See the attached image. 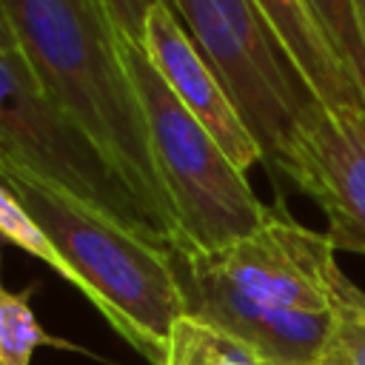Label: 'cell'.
Here are the masks:
<instances>
[{"mask_svg": "<svg viewBox=\"0 0 365 365\" xmlns=\"http://www.w3.org/2000/svg\"><path fill=\"white\" fill-rule=\"evenodd\" d=\"M17 48L57 108L108 157L174 251L163 194L123 40L100 0H6Z\"/></svg>", "mask_w": 365, "mask_h": 365, "instance_id": "cell-1", "label": "cell"}, {"mask_svg": "<svg viewBox=\"0 0 365 365\" xmlns=\"http://www.w3.org/2000/svg\"><path fill=\"white\" fill-rule=\"evenodd\" d=\"M0 182L71 268L74 288L131 348L160 365L174 319L188 311L180 257L157 237L46 182L6 154H0Z\"/></svg>", "mask_w": 365, "mask_h": 365, "instance_id": "cell-2", "label": "cell"}, {"mask_svg": "<svg viewBox=\"0 0 365 365\" xmlns=\"http://www.w3.org/2000/svg\"><path fill=\"white\" fill-rule=\"evenodd\" d=\"M123 57L140 97L157 177L174 217V254L180 259L211 254L251 234L268 214L217 140L163 83L137 43H123Z\"/></svg>", "mask_w": 365, "mask_h": 365, "instance_id": "cell-3", "label": "cell"}, {"mask_svg": "<svg viewBox=\"0 0 365 365\" xmlns=\"http://www.w3.org/2000/svg\"><path fill=\"white\" fill-rule=\"evenodd\" d=\"M0 154L165 242L108 157L43 91L26 57L9 48H0Z\"/></svg>", "mask_w": 365, "mask_h": 365, "instance_id": "cell-4", "label": "cell"}, {"mask_svg": "<svg viewBox=\"0 0 365 365\" xmlns=\"http://www.w3.org/2000/svg\"><path fill=\"white\" fill-rule=\"evenodd\" d=\"M334 254L325 231L302 225L282 208H268L251 234L180 262L259 308L325 314L339 271Z\"/></svg>", "mask_w": 365, "mask_h": 365, "instance_id": "cell-5", "label": "cell"}, {"mask_svg": "<svg viewBox=\"0 0 365 365\" xmlns=\"http://www.w3.org/2000/svg\"><path fill=\"white\" fill-rule=\"evenodd\" d=\"M168 3L234 97L242 120L262 145L265 165L274 168L311 97L302 91L288 63L257 51L217 0Z\"/></svg>", "mask_w": 365, "mask_h": 365, "instance_id": "cell-6", "label": "cell"}, {"mask_svg": "<svg viewBox=\"0 0 365 365\" xmlns=\"http://www.w3.org/2000/svg\"><path fill=\"white\" fill-rule=\"evenodd\" d=\"M274 168L319 205L336 251L365 254V111L311 100Z\"/></svg>", "mask_w": 365, "mask_h": 365, "instance_id": "cell-7", "label": "cell"}, {"mask_svg": "<svg viewBox=\"0 0 365 365\" xmlns=\"http://www.w3.org/2000/svg\"><path fill=\"white\" fill-rule=\"evenodd\" d=\"M143 51L182 108L200 120V125L217 140L240 171L265 163L262 145L242 120L234 97L197 48L168 0H157L148 9L143 26Z\"/></svg>", "mask_w": 365, "mask_h": 365, "instance_id": "cell-8", "label": "cell"}, {"mask_svg": "<svg viewBox=\"0 0 365 365\" xmlns=\"http://www.w3.org/2000/svg\"><path fill=\"white\" fill-rule=\"evenodd\" d=\"M185 277V299L191 317L200 322L240 339L251 348L262 365H317L331 314L314 311H271L259 308L225 285L191 274L182 268Z\"/></svg>", "mask_w": 365, "mask_h": 365, "instance_id": "cell-9", "label": "cell"}, {"mask_svg": "<svg viewBox=\"0 0 365 365\" xmlns=\"http://www.w3.org/2000/svg\"><path fill=\"white\" fill-rule=\"evenodd\" d=\"M274 46L294 71L302 91L334 111H365V100L345 63L317 26L305 0H251Z\"/></svg>", "mask_w": 365, "mask_h": 365, "instance_id": "cell-10", "label": "cell"}, {"mask_svg": "<svg viewBox=\"0 0 365 365\" xmlns=\"http://www.w3.org/2000/svg\"><path fill=\"white\" fill-rule=\"evenodd\" d=\"M160 365H262L240 339L200 322L191 314L174 319Z\"/></svg>", "mask_w": 365, "mask_h": 365, "instance_id": "cell-11", "label": "cell"}, {"mask_svg": "<svg viewBox=\"0 0 365 365\" xmlns=\"http://www.w3.org/2000/svg\"><path fill=\"white\" fill-rule=\"evenodd\" d=\"M328 336L317 365H365V291L342 268L331 282Z\"/></svg>", "mask_w": 365, "mask_h": 365, "instance_id": "cell-12", "label": "cell"}, {"mask_svg": "<svg viewBox=\"0 0 365 365\" xmlns=\"http://www.w3.org/2000/svg\"><path fill=\"white\" fill-rule=\"evenodd\" d=\"M34 285L23 291H11L3 282V254H0V365H31V356L40 345L51 348H74L71 342L51 336L34 308H31Z\"/></svg>", "mask_w": 365, "mask_h": 365, "instance_id": "cell-13", "label": "cell"}, {"mask_svg": "<svg viewBox=\"0 0 365 365\" xmlns=\"http://www.w3.org/2000/svg\"><path fill=\"white\" fill-rule=\"evenodd\" d=\"M365 100V26L356 0H305Z\"/></svg>", "mask_w": 365, "mask_h": 365, "instance_id": "cell-14", "label": "cell"}, {"mask_svg": "<svg viewBox=\"0 0 365 365\" xmlns=\"http://www.w3.org/2000/svg\"><path fill=\"white\" fill-rule=\"evenodd\" d=\"M0 240L17 245L20 251H26L34 259L46 262L51 271H57L71 285H77L71 268L63 262V257L54 251V245L48 242V237L40 231V225L31 220V214L23 208V202L14 197V191L6 182H0Z\"/></svg>", "mask_w": 365, "mask_h": 365, "instance_id": "cell-15", "label": "cell"}, {"mask_svg": "<svg viewBox=\"0 0 365 365\" xmlns=\"http://www.w3.org/2000/svg\"><path fill=\"white\" fill-rule=\"evenodd\" d=\"M157 0H100V6L106 9L117 37L123 43H137L143 46V26H145V14Z\"/></svg>", "mask_w": 365, "mask_h": 365, "instance_id": "cell-16", "label": "cell"}, {"mask_svg": "<svg viewBox=\"0 0 365 365\" xmlns=\"http://www.w3.org/2000/svg\"><path fill=\"white\" fill-rule=\"evenodd\" d=\"M0 48L20 51V48H17V37H14V26H11L9 9H6V0H0Z\"/></svg>", "mask_w": 365, "mask_h": 365, "instance_id": "cell-17", "label": "cell"}, {"mask_svg": "<svg viewBox=\"0 0 365 365\" xmlns=\"http://www.w3.org/2000/svg\"><path fill=\"white\" fill-rule=\"evenodd\" d=\"M356 6H359V14H362V26H365V0H356Z\"/></svg>", "mask_w": 365, "mask_h": 365, "instance_id": "cell-18", "label": "cell"}]
</instances>
